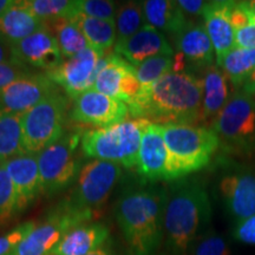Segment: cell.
I'll list each match as a JSON object with an SVG mask.
<instances>
[{"mask_svg":"<svg viewBox=\"0 0 255 255\" xmlns=\"http://www.w3.org/2000/svg\"><path fill=\"white\" fill-rule=\"evenodd\" d=\"M167 189L155 183L128 187L115 203V218L129 255H162Z\"/></svg>","mask_w":255,"mask_h":255,"instance_id":"1","label":"cell"},{"mask_svg":"<svg viewBox=\"0 0 255 255\" xmlns=\"http://www.w3.org/2000/svg\"><path fill=\"white\" fill-rule=\"evenodd\" d=\"M129 111L135 119L161 126H195L202 113V82L190 72H169L152 84L142 87L137 100L129 105Z\"/></svg>","mask_w":255,"mask_h":255,"instance_id":"2","label":"cell"},{"mask_svg":"<svg viewBox=\"0 0 255 255\" xmlns=\"http://www.w3.org/2000/svg\"><path fill=\"white\" fill-rule=\"evenodd\" d=\"M210 221L212 205L202 183L189 180L171 186L167 189L162 255H189Z\"/></svg>","mask_w":255,"mask_h":255,"instance_id":"3","label":"cell"},{"mask_svg":"<svg viewBox=\"0 0 255 255\" xmlns=\"http://www.w3.org/2000/svg\"><path fill=\"white\" fill-rule=\"evenodd\" d=\"M161 130L169 152L170 181L205 168L220 146L212 128L169 123L161 126Z\"/></svg>","mask_w":255,"mask_h":255,"instance_id":"4","label":"cell"},{"mask_svg":"<svg viewBox=\"0 0 255 255\" xmlns=\"http://www.w3.org/2000/svg\"><path fill=\"white\" fill-rule=\"evenodd\" d=\"M150 123L133 119L110 128L88 130L82 135V151L88 157L137 169L143 131Z\"/></svg>","mask_w":255,"mask_h":255,"instance_id":"5","label":"cell"},{"mask_svg":"<svg viewBox=\"0 0 255 255\" xmlns=\"http://www.w3.org/2000/svg\"><path fill=\"white\" fill-rule=\"evenodd\" d=\"M95 213L79 209L68 197L57 203L37 222L11 255H52L62 240L72 229L91 222Z\"/></svg>","mask_w":255,"mask_h":255,"instance_id":"6","label":"cell"},{"mask_svg":"<svg viewBox=\"0 0 255 255\" xmlns=\"http://www.w3.org/2000/svg\"><path fill=\"white\" fill-rule=\"evenodd\" d=\"M220 145L239 154L255 151V100L244 91L233 92L231 98L212 122Z\"/></svg>","mask_w":255,"mask_h":255,"instance_id":"7","label":"cell"},{"mask_svg":"<svg viewBox=\"0 0 255 255\" xmlns=\"http://www.w3.org/2000/svg\"><path fill=\"white\" fill-rule=\"evenodd\" d=\"M69 100L62 92L49 96L21 116L26 154L38 155L64 135Z\"/></svg>","mask_w":255,"mask_h":255,"instance_id":"8","label":"cell"},{"mask_svg":"<svg viewBox=\"0 0 255 255\" xmlns=\"http://www.w3.org/2000/svg\"><path fill=\"white\" fill-rule=\"evenodd\" d=\"M82 133L69 131L37 155L43 194L52 196L71 186L81 173Z\"/></svg>","mask_w":255,"mask_h":255,"instance_id":"9","label":"cell"},{"mask_svg":"<svg viewBox=\"0 0 255 255\" xmlns=\"http://www.w3.org/2000/svg\"><path fill=\"white\" fill-rule=\"evenodd\" d=\"M122 174L120 164L94 159L83 165L75 189L68 199L79 209L95 213L109 199Z\"/></svg>","mask_w":255,"mask_h":255,"instance_id":"10","label":"cell"},{"mask_svg":"<svg viewBox=\"0 0 255 255\" xmlns=\"http://www.w3.org/2000/svg\"><path fill=\"white\" fill-rule=\"evenodd\" d=\"M103 56L89 46L78 55L63 60L59 66L50 70L46 75L62 88L70 100L76 101L79 96L92 90L102 68Z\"/></svg>","mask_w":255,"mask_h":255,"instance_id":"11","label":"cell"},{"mask_svg":"<svg viewBox=\"0 0 255 255\" xmlns=\"http://www.w3.org/2000/svg\"><path fill=\"white\" fill-rule=\"evenodd\" d=\"M218 193L233 222L255 215V170L233 168L220 177Z\"/></svg>","mask_w":255,"mask_h":255,"instance_id":"12","label":"cell"},{"mask_svg":"<svg viewBox=\"0 0 255 255\" xmlns=\"http://www.w3.org/2000/svg\"><path fill=\"white\" fill-rule=\"evenodd\" d=\"M92 90L123 102L129 107L141 94L142 84L137 79L135 66L113 52L102 58L101 71Z\"/></svg>","mask_w":255,"mask_h":255,"instance_id":"13","label":"cell"},{"mask_svg":"<svg viewBox=\"0 0 255 255\" xmlns=\"http://www.w3.org/2000/svg\"><path fill=\"white\" fill-rule=\"evenodd\" d=\"M58 91L59 87L46 72L30 71L0 92V111L23 115Z\"/></svg>","mask_w":255,"mask_h":255,"instance_id":"14","label":"cell"},{"mask_svg":"<svg viewBox=\"0 0 255 255\" xmlns=\"http://www.w3.org/2000/svg\"><path fill=\"white\" fill-rule=\"evenodd\" d=\"M129 114V107L123 102L89 90L75 101L69 119L76 123L95 127V129H104L127 121Z\"/></svg>","mask_w":255,"mask_h":255,"instance_id":"15","label":"cell"},{"mask_svg":"<svg viewBox=\"0 0 255 255\" xmlns=\"http://www.w3.org/2000/svg\"><path fill=\"white\" fill-rule=\"evenodd\" d=\"M11 49L13 62L30 70L40 69L47 72L63 62L59 45L47 23L31 36L11 46Z\"/></svg>","mask_w":255,"mask_h":255,"instance_id":"16","label":"cell"},{"mask_svg":"<svg viewBox=\"0 0 255 255\" xmlns=\"http://www.w3.org/2000/svg\"><path fill=\"white\" fill-rule=\"evenodd\" d=\"M137 171L148 183L170 181L169 152L159 124L150 123L143 131Z\"/></svg>","mask_w":255,"mask_h":255,"instance_id":"17","label":"cell"},{"mask_svg":"<svg viewBox=\"0 0 255 255\" xmlns=\"http://www.w3.org/2000/svg\"><path fill=\"white\" fill-rule=\"evenodd\" d=\"M114 52L137 66L157 56L174 57V50L161 31L146 24L129 39L114 46Z\"/></svg>","mask_w":255,"mask_h":255,"instance_id":"18","label":"cell"},{"mask_svg":"<svg viewBox=\"0 0 255 255\" xmlns=\"http://www.w3.org/2000/svg\"><path fill=\"white\" fill-rule=\"evenodd\" d=\"M13 183L20 212H23L43 194L37 155L25 154L2 164Z\"/></svg>","mask_w":255,"mask_h":255,"instance_id":"19","label":"cell"},{"mask_svg":"<svg viewBox=\"0 0 255 255\" xmlns=\"http://www.w3.org/2000/svg\"><path fill=\"white\" fill-rule=\"evenodd\" d=\"M234 1H208L203 20L205 28L214 47L216 59L221 58L235 45V27L232 20Z\"/></svg>","mask_w":255,"mask_h":255,"instance_id":"20","label":"cell"},{"mask_svg":"<svg viewBox=\"0 0 255 255\" xmlns=\"http://www.w3.org/2000/svg\"><path fill=\"white\" fill-rule=\"evenodd\" d=\"M175 45L184 63L197 69L214 65L215 51L205 25L189 23L175 36Z\"/></svg>","mask_w":255,"mask_h":255,"instance_id":"21","label":"cell"},{"mask_svg":"<svg viewBox=\"0 0 255 255\" xmlns=\"http://www.w3.org/2000/svg\"><path fill=\"white\" fill-rule=\"evenodd\" d=\"M45 21L33 14L26 0H13L0 14V40L13 46L43 27Z\"/></svg>","mask_w":255,"mask_h":255,"instance_id":"22","label":"cell"},{"mask_svg":"<svg viewBox=\"0 0 255 255\" xmlns=\"http://www.w3.org/2000/svg\"><path fill=\"white\" fill-rule=\"evenodd\" d=\"M110 231L102 222H88L78 226L63 239L52 255H89L104 246Z\"/></svg>","mask_w":255,"mask_h":255,"instance_id":"23","label":"cell"},{"mask_svg":"<svg viewBox=\"0 0 255 255\" xmlns=\"http://www.w3.org/2000/svg\"><path fill=\"white\" fill-rule=\"evenodd\" d=\"M202 82V113L201 121L213 120L221 113L231 98L229 79L218 65L205 69Z\"/></svg>","mask_w":255,"mask_h":255,"instance_id":"24","label":"cell"},{"mask_svg":"<svg viewBox=\"0 0 255 255\" xmlns=\"http://www.w3.org/2000/svg\"><path fill=\"white\" fill-rule=\"evenodd\" d=\"M146 24L156 30L176 36L189 24L186 14L170 0H146L142 2Z\"/></svg>","mask_w":255,"mask_h":255,"instance_id":"25","label":"cell"},{"mask_svg":"<svg viewBox=\"0 0 255 255\" xmlns=\"http://www.w3.org/2000/svg\"><path fill=\"white\" fill-rule=\"evenodd\" d=\"M70 19L82 31L90 46L103 57L107 56L108 51L116 44V21L103 20L81 13H77Z\"/></svg>","mask_w":255,"mask_h":255,"instance_id":"26","label":"cell"},{"mask_svg":"<svg viewBox=\"0 0 255 255\" xmlns=\"http://www.w3.org/2000/svg\"><path fill=\"white\" fill-rule=\"evenodd\" d=\"M20 114L0 111V165L25 155Z\"/></svg>","mask_w":255,"mask_h":255,"instance_id":"27","label":"cell"},{"mask_svg":"<svg viewBox=\"0 0 255 255\" xmlns=\"http://www.w3.org/2000/svg\"><path fill=\"white\" fill-rule=\"evenodd\" d=\"M216 64L225 72L233 87L242 88L255 68V49H234L216 59Z\"/></svg>","mask_w":255,"mask_h":255,"instance_id":"28","label":"cell"},{"mask_svg":"<svg viewBox=\"0 0 255 255\" xmlns=\"http://www.w3.org/2000/svg\"><path fill=\"white\" fill-rule=\"evenodd\" d=\"M47 24L55 34L63 57L71 58L90 46L87 38L71 19L59 18Z\"/></svg>","mask_w":255,"mask_h":255,"instance_id":"29","label":"cell"},{"mask_svg":"<svg viewBox=\"0 0 255 255\" xmlns=\"http://www.w3.org/2000/svg\"><path fill=\"white\" fill-rule=\"evenodd\" d=\"M145 23L142 2L129 1L121 5L116 13V44L129 39L142 27H144Z\"/></svg>","mask_w":255,"mask_h":255,"instance_id":"30","label":"cell"},{"mask_svg":"<svg viewBox=\"0 0 255 255\" xmlns=\"http://www.w3.org/2000/svg\"><path fill=\"white\" fill-rule=\"evenodd\" d=\"M27 7L40 20L49 23L77 14V0H26Z\"/></svg>","mask_w":255,"mask_h":255,"instance_id":"31","label":"cell"},{"mask_svg":"<svg viewBox=\"0 0 255 255\" xmlns=\"http://www.w3.org/2000/svg\"><path fill=\"white\" fill-rule=\"evenodd\" d=\"M174 57L157 56L135 66V72L142 87L150 85L167 73L174 71Z\"/></svg>","mask_w":255,"mask_h":255,"instance_id":"32","label":"cell"},{"mask_svg":"<svg viewBox=\"0 0 255 255\" xmlns=\"http://www.w3.org/2000/svg\"><path fill=\"white\" fill-rule=\"evenodd\" d=\"M18 195L4 165H0V225L20 214Z\"/></svg>","mask_w":255,"mask_h":255,"instance_id":"33","label":"cell"},{"mask_svg":"<svg viewBox=\"0 0 255 255\" xmlns=\"http://www.w3.org/2000/svg\"><path fill=\"white\" fill-rule=\"evenodd\" d=\"M232 248L227 239L214 229L208 228L193 244L189 255H231Z\"/></svg>","mask_w":255,"mask_h":255,"instance_id":"34","label":"cell"},{"mask_svg":"<svg viewBox=\"0 0 255 255\" xmlns=\"http://www.w3.org/2000/svg\"><path fill=\"white\" fill-rule=\"evenodd\" d=\"M77 13L88 17L116 21V5L108 0H77Z\"/></svg>","mask_w":255,"mask_h":255,"instance_id":"35","label":"cell"},{"mask_svg":"<svg viewBox=\"0 0 255 255\" xmlns=\"http://www.w3.org/2000/svg\"><path fill=\"white\" fill-rule=\"evenodd\" d=\"M36 221H26L0 235V255H11L24 238L36 226Z\"/></svg>","mask_w":255,"mask_h":255,"instance_id":"36","label":"cell"},{"mask_svg":"<svg viewBox=\"0 0 255 255\" xmlns=\"http://www.w3.org/2000/svg\"><path fill=\"white\" fill-rule=\"evenodd\" d=\"M232 235L240 244L255 247V215L235 223Z\"/></svg>","mask_w":255,"mask_h":255,"instance_id":"37","label":"cell"},{"mask_svg":"<svg viewBox=\"0 0 255 255\" xmlns=\"http://www.w3.org/2000/svg\"><path fill=\"white\" fill-rule=\"evenodd\" d=\"M30 71L32 70L14 62L0 64V92L15 79Z\"/></svg>","mask_w":255,"mask_h":255,"instance_id":"38","label":"cell"},{"mask_svg":"<svg viewBox=\"0 0 255 255\" xmlns=\"http://www.w3.org/2000/svg\"><path fill=\"white\" fill-rule=\"evenodd\" d=\"M235 45L241 49H255V23H250L235 31Z\"/></svg>","mask_w":255,"mask_h":255,"instance_id":"39","label":"cell"},{"mask_svg":"<svg viewBox=\"0 0 255 255\" xmlns=\"http://www.w3.org/2000/svg\"><path fill=\"white\" fill-rule=\"evenodd\" d=\"M177 5L180 6L184 14L201 15L202 17L207 5H208V1H202V0H178Z\"/></svg>","mask_w":255,"mask_h":255,"instance_id":"40","label":"cell"},{"mask_svg":"<svg viewBox=\"0 0 255 255\" xmlns=\"http://www.w3.org/2000/svg\"><path fill=\"white\" fill-rule=\"evenodd\" d=\"M13 62L11 46L0 40V64Z\"/></svg>","mask_w":255,"mask_h":255,"instance_id":"41","label":"cell"},{"mask_svg":"<svg viewBox=\"0 0 255 255\" xmlns=\"http://www.w3.org/2000/svg\"><path fill=\"white\" fill-rule=\"evenodd\" d=\"M241 90L251 96L255 95V68L253 70V72H252V75L250 76V78L247 79V82L245 83V85L242 87Z\"/></svg>","mask_w":255,"mask_h":255,"instance_id":"42","label":"cell"},{"mask_svg":"<svg viewBox=\"0 0 255 255\" xmlns=\"http://www.w3.org/2000/svg\"><path fill=\"white\" fill-rule=\"evenodd\" d=\"M89 255H117V254L115 253V251L110 247V245L107 242V244H105L104 246L100 247V248H98V250H96L95 252H92V253L89 254Z\"/></svg>","mask_w":255,"mask_h":255,"instance_id":"43","label":"cell"},{"mask_svg":"<svg viewBox=\"0 0 255 255\" xmlns=\"http://www.w3.org/2000/svg\"><path fill=\"white\" fill-rule=\"evenodd\" d=\"M242 4L250 17V20L255 23V1H242Z\"/></svg>","mask_w":255,"mask_h":255,"instance_id":"44","label":"cell"},{"mask_svg":"<svg viewBox=\"0 0 255 255\" xmlns=\"http://www.w3.org/2000/svg\"><path fill=\"white\" fill-rule=\"evenodd\" d=\"M12 2H13V0H0V14H1Z\"/></svg>","mask_w":255,"mask_h":255,"instance_id":"45","label":"cell"}]
</instances>
